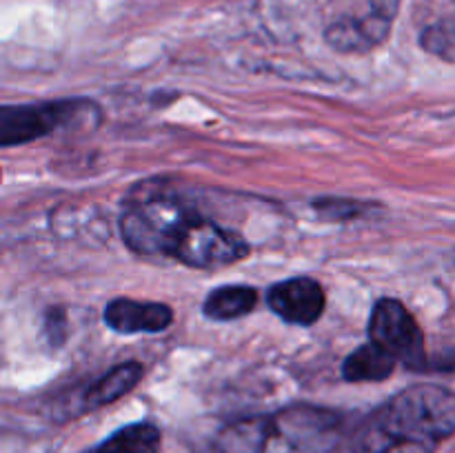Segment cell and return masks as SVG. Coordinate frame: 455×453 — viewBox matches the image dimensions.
Masks as SVG:
<instances>
[{
	"mask_svg": "<svg viewBox=\"0 0 455 453\" xmlns=\"http://www.w3.org/2000/svg\"><path fill=\"white\" fill-rule=\"evenodd\" d=\"M163 256L173 258L194 269H212V266L234 265L247 258L249 244L240 234L200 216L194 207L187 204L173 229L169 231Z\"/></svg>",
	"mask_w": 455,
	"mask_h": 453,
	"instance_id": "1",
	"label": "cell"
},
{
	"mask_svg": "<svg viewBox=\"0 0 455 453\" xmlns=\"http://www.w3.org/2000/svg\"><path fill=\"white\" fill-rule=\"evenodd\" d=\"M345 438V417L315 404H289L267 416L265 453H333Z\"/></svg>",
	"mask_w": 455,
	"mask_h": 453,
	"instance_id": "2",
	"label": "cell"
},
{
	"mask_svg": "<svg viewBox=\"0 0 455 453\" xmlns=\"http://www.w3.org/2000/svg\"><path fill=\"white\" fill-rule=\"evenodd\" d=\"M98 120L89 100H53L43 105H0V147H16Z\"/></svg>",
	"mask_w": 455,
	"mask_h": 453,
	"instance_id": "3",
	"label": "cell"
},
{
	"mask_svg": "<svg viewBox=\"0 0 455 453\" xmlns=\"http://www.w3.org/2000/svg\"><path fill=\"white\" fill-rule=\"evenodd\" d=\"M369 338L382 351L395 360V364L425 371L427 351L425 336L420 324L411 315V311L395 298H380L373 305L371 320H369Z\"/></svg>",
	"mask_w": 455,
	"mask_h": 453,
	"instance_id": "4",
	"label": "cell"
},
{
	"mask_svg": "<svg viewBox=\"0 0 455 453\" xmlns=\"http://www.w3.org/2000/svg\"><path fill=\"white\" fill-rule=\"evenodd\" d=\"M382 407L443 444L455 431V398L447 386L416 385L400 391Z\"/></svg>",
	"mask_w": 455,
	"mask_h": 453,
	"instance_id": "5",
	"label": "cell"
},
{
	"mask_svg": "<svg viewBox=\"0 0 455 453\" xmlns=\"http://www.w3.org/2000/svg\"><path fill=\"white\" fill-rule=\"evenodd\" d=\"M438 447L440 442L380 407L355 431L345 453H435Z\"/></svg>",
	"mask_w": 455,
	"mask_h": 453,
	"instance_id": "6",
	"label": "cell"
},
{
	"mask_svg": "<svg viewBox=\"0 0 455 453\" xmlns=\"http://www.w3.org/2000/svg\"><path fill=\"white\" fill-rule=\"evenodd\" d=\"M267 416L225 417L194 431L189 447L194 453H265Z\"/></svg>",
	"mask_w": 455,
	"mask_h": 453,
	"instance_id": "7",
	"label": "cell"
},
{
	"mask_svg": "<svg viewBox=\"0 0 455 453\" xmlns=\"http://www.w3.org/2000/svg\"><path fill=\"white\" fill-rule=\"evenodd\" d=\"M267 305L284 322L311 327L323 315L327 296L318 280L300 275V278H289L274 284L267 291Z\"/></svg>",
	"mask_w": 455,
	"mask_h": 453,
	"instance_id": "8",
	"label": "cell"
},
{
	"mask_svg": "<svg viewBox=\"0 0 455 453\" xmlns=\"http://www.w3.org/2000/svg\"><path fill=\"white\" fill-rule=\"evenodd\" d=\"M173 311L163 302H138L132 298H114L105 306V324L116 333H160L172 327Z\"/></svg>",
	"mask_w": 455,
	"mask_h": 453,
	"instance_id": "9",
	"label": "cell"
},
{
	"mask_svg": "<svg viewBox=\"0 0 455 453\" xmlns=\"http://www.w3.org/2000/svg\"><path fill=\"white\" fill-rule=\"evenodd\" d=\"M391 25L394 20H387L373 12L358 18H340L327 27L324 40L342 53L369 52L389 38Z\"/></svg>",
	"mask_w": 455,
	"mask_h": 453,
	"instance_id": "10",
	"label": "cell"
},
{
	"mask_svg": "<svg viewBox=\"0 0 455 453\" xmlns=\"http://www.w3.org/2000/svg\"><path fill=\"white\" fill-rule=\"evenodd\" d=\"M142 378H145V367L140 362H133L132 360V362L118 364V367L109 369L105 376L93 380L84 389L83 400H80V409L83 411H92V409L107 407V404L132 393L140 385Z\"/></svg>",
	"mask_w": 455,
	"mask_h": 453,
	"instance_id": "11",
	"label": "cell"
},
{
	"mask_svg": "<svg viewBox=\"0 0 455 453\" xmlns=\"http://www.w3.org/2000/svg\"><path fill=\"white\" fill-rule=\"evenodd\" d=\"M258 291L247 284H227V287H218L204 298L203 314L209 320L216 322H229V320H238L243 315L251 314L258 306Z\"/></svg>",
	"mask_w": 455,
	"mask_h": 453,
	"instance_id": "12",
	"label": "cell"
},
{
	"mask_svg": "<svg viewBox=\"0 0 455 453\" xmlns=\"http://www.w3.org/2000/svg\"><path fill=\"white\" fill-rule=\"evenodd\" d=\"M394 371L395 360L371 340L360 345L342 362V378L347 382H382L389 380Z\"/></svg>",
	"mask_w": 455,
	"mask_h": 453,
	"instance_id": "13",
	"label": "cell"
},
{
	"mask_svg": "<svg viewBox=\"0 0 455 453\" xmlns=\"http://www.w3.org/2000/svg\"><path fill=\"white\" fill-rule=\"evenodd\" d=\"M163 433L154 422H132L114 431L96 453H160Z\"/></svg>",
	"mask_w": 455,
	"mask_h": 453,
	"instance_id": "14",
	"label": "cell"
},
{
	"mask_svg": "<svg viewBox=\"0 0 455 453\" xmlns=\"http://www.w3.org/2000/svg\"><path fill=\"white\" fill-rule=\"evenodd\" d=\"M420 44L425 52L443 58L444 62H453V25L451 20L438 22L427 27L420 34Z\"/></svg>",
	"mask_w": 455,
	"mask_h": 453,
	"instance_id": "15",
	"label": "cell"
},
{
	"mask_svg": "<svg viewBox=\"0 0 455 453\" xmlns=\"http://www.w3.org/2000/svg\"><path fill=\"white\" fill-rule=\"evenodd\" d=\"M314 209L318 213H324V218H329V220H351V218L364 213V204L354 203V200H336V198L315 200Z\"/></svg>",
	"mask_w": 455,
	"mask_h": 453,
	"instance_id": "16",
	"label": "cell"
},
{
	"mask_svg": "<svg viewBox=\"0 0 455 453\" xmlns=\"http://www.w3.org/2000/svg\"><path fill=\"white\" fill-rule=\"evenodd\" d=\"M44 333H47V340L52 342L53 346H58L65 342V333H67L65 311L49 309L47 314H44Z\"/></svg>",
	"mask_w": 455,
	"mask_h": 453,
	"instance_id": "17",
	"label": "cell"
},
{
	"mask_svg": "<svg viewBox=\"0 0 455 453\" xmlns=\"http://www.w3.org/2000/svg\"><path fill=\"white\" fill-rule=\"evenodd\" d=\"M400 0H369V12L378 13V16L387 18V20H394L398 16Z\"/></svg>",
	"mask_w": 455,
	"mask_h": 453,
	"instance_id": "18",
	"label": "cell"
}]
</instances>
